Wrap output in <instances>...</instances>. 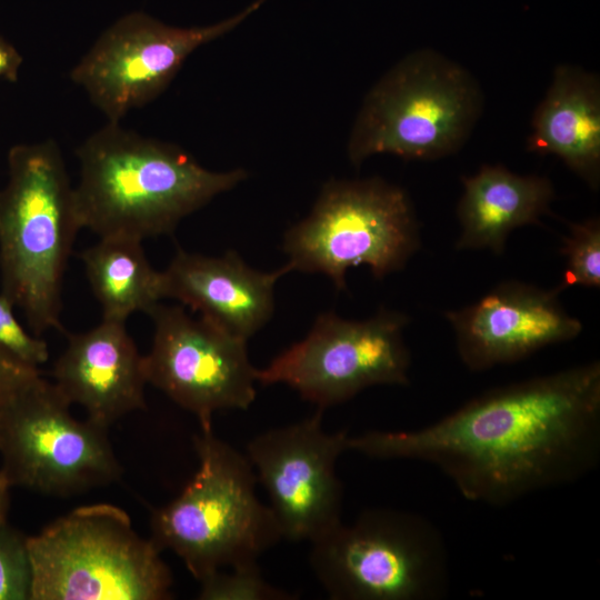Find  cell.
I'll list each match as a JSON object with an SVG mask.
<instances>
[{
	"instance_id": "13",
	"label": "cell",
	"mask_w": 600,
	"mask_h": 600,
	"mask_svg": "<svg viewBox=\"0 0 600 600\" xmlns=\"http://www.w3.org/2000/svg\"><path fill=\"white\" fill-rule=\"evenodd\" d=\"M322 411L274 428L247 444V458L266 488L282 538L313 541L341 520L343 487L336 472L349 450L347 431L327 432Z\"/></svg>"
},
{
	"instance_id": "14",
	"label": "cell",
	"mask_w": 600,
	"mask_h": 600,
	"mask_svg": "<svg viewBox=\"0 0 600 600\" xmlns=\"http://www.w3.org/2000/svg\"><path fill=\"white\" fill-rule=\"evenodd\" d=\"M559 293L510 280L470 306L446 311L462 363L481 372L579 337L583 326L564 309Z\"/></svg>"
},
{
	"instance_id": "2",
	"label": "cell",
	"mask_w": 600,
	"mask_h": 600,
	"mask_svg": "<svg viewBox=\"0 0 600 600\" xmlns=\"http://www.w3.org/2000/svg\"><path fill=\"white\" fill-rule=\"evenodd\" d=\"M77 154L79 220L100 238L142 241L171 233L183 218L248 176L243 169L208 170L180 147L142 137L119 122L108 121Z\"/></svg>"
},
{
	"instance_id": "20",
	"label": "cell",
	"mask_w": 600,
	"mask_h": 600,
	"mask_svg": "<svg viewBox=\"0 0 600 600\" xmlns=\"http://www.w3.org/2000/svg\"><path fill=\"white\" fill-rule=\"evenodd\" d=\"M560 253L566 259L562 280L557 289L569 287H600V219L588 218L570 222L569 233L563 237Z\"/></svg>"
},
{
	"instance_id": "24",
	"label": "cell",
	"mask_w": 600,
	"mask_h": 600,
	"mask_svg": "<svg viewBox=\"0 0 600 600\" xmlns=\"http://www.w3.org/2000/svg\"><path fill=\"white\" fill-rule=\"evenodd\" d=\"M40 377L39 368L0 348V424L18 399Z\"/></svg>"
},
{
	"instance_id": "23",
	"label": "cell",
	"mask_w": 600,
	"mask_h": 600,
	"mask_svg": "<svg viewBox=\"0 0 600 600\" xmlns=\"http://www.w3.org/2000/svg\"><path fill=\"white\" fill-rule=\"evenodd\" d=\"M14 306L0 293V348L19 360L39 368L49 358L48 344L36 334H30L13 314Z\"/></svg>"
},
{
	"instance_id": "15",
	"label": "cell",
	"mask_w": 600,
	"mask_h": 600,
	"mask_svg": "<svg viewBox=\"0 0 600 600\" xmlns=\"http://www.w3.org/2000/svg\"><path fill=\"white\" fill-rule=\"evenodd\" d=\"M249 267L234 251L220 257L178 249L162 274V293L198 311L231 334L248 340L271 319L274 286L289 273Z\"/></svg>"
},
{
	"instance_id": "25",
	"label": "cell",
	"mask_w": 600,
	"mask_h": 600,
	"mask_svg": "<svg viewBox=\"0 0 600 600\" xmlns=\"http://www.w3.org/2000/svg\"><path fill=\"white\" fill-rule=\"evenodd\" d=\"M21 63L19 51L0 36V78L17 81Z\"/></svg>"
},
{
	"instance_id": "10",
	"label": "cell",
	"mask_w": 600,
	"mask_h": 600,
	"mask_svg": "<svg viewBox=\"0 0 600 600\" xmlns=\"http://www.w3.org/2000/svg\"><path fill=\"white\" fill-rule=\"evenodd\" d=\"M70 406L40 377L9 410L0 424V470L12 487L69 497L120 479L108 429L78 421Z\"/></svg>"
},
{
	"instance_id": "7",
	"label": "cell",
	"mask_w": 600,
	"mask_h": 600,
	"mask_svg": "<svg viewBox=\"0 0 600 600\" xmlns=\"http://www.w3.org/2000/svg\"><path fill=\"white\" fill-rule=\"evenodd\" d=\"M421 244L409 194L381 178L331 180L310 213L284 233L291 271L322 273L338 291L350 268L379 280L402 270Z\"/></svg>"
},
{
	"instance_id": "18",
	"label": "cell",
	"mask_w": 600,
	"mask_h": 600,
	"mask_svg": "<svg viewBox=\"0 0 600 600\" xmlns=\"http://www.w3.org/2000/svg\"><path fill=\"white\" fill-rule=\"evenodd\" d=\"M461 181L457 250L487 249L502 254L509 234L522 226L541 224L556 198L547 177L518 174L501 164H483Z\"/></svg>"
},
{
	"instance_id": "8",
	"label": "cell",
	"mask_w": 600,
	"mask_h": 600,
	"mask_svg": "<svg viewBox=\"0 0 600 600\" xmlns=\"http://www.w3.org/2000/svg\"><path fill=\"white\" fill-rule=\"evenodd\" d=\"M310 543L312 571L333 600H437L447 594L444 541L416 513L370 509Z\"/></svg>"
},
{
	"instance_id": "17",
	"label": "cell",
	"mask_w": 600,
	"mask_h": 600,
	"mask_svg": "<svg viewBox=\"0 0 600 600\" xmlns=\"http://www.w3.org/2000/svg\"><path fill=\"white\" fill-rule=\"evenodd\" d=\"M527 150L553 154L592 190L600 186V79L572 64L556 67L531 119Z\"/></svg>"
},
{
	"instance_id": "16",
	"label": "cell",
	"mask_w": 600,
	"mask_h": 600,
	"mask_svg": "<svg viewBox=\"0 0 600 600\" xmlns=\"http://www.w3.org/2000/svg\"><path fill=\"white\" fill-rule=\"evenodd\" d=\"M52 374L67 401L83 407L88 420L107 429L146 408L143 356L124 322L102 320L86 332L70 334Z\"/></svg>"
},
{
	"instance_id": "5",
	"label": "cell",
	"mask_w": 600,
	"mask_h": 600,
	"mask_svg": "<svg viewBox=\"0 0 600 600\" xmlns=\"http://www.w3.org/2000/svg\"><path fill=\"white\" fill-rule=\"evenodd\" d=\"M482 109L481 87L464 67L436 50H416L364 97L348 158L359 167L380 153L424 161L450 156L469 139Z\"/></svg>"
},
{
	"instance_id": "4",
	"label": "cell",
	"mask_w": 600,
	"mask_h": 600,
	"mask_svg": "<svg viewBox=\"0 0 600 600\" xmlns=\"http://www.w3.org/2000/svg\"><path fill=\"white\" fill-rule=\"evenodd\" d=\"M198 470L170 503L153 511L152 541L172 550L199 582L223 568L257 562L282 536L270 507L254 490L246 454L212 427L193 437Z\"/></svg>"
},
{
	"instance_id": "9",
	"label": "cell",
	"mask_w": 600,
	"mask_h": 600,
	"mask_svg": "<svg viewBox=\"0 0 600 600\" xmlns=\"http://www.w3.org/2000/svg\"><path fill=\"white\" fill-rule=\"evenodd\" d=\"M408 323L407 314L388 309L366 320L324 312L302 340L258 370L257 380L263 386L287 384L323 410L369 387L407 386Z\"/></svg>"
},
{
	"instance_id": "1",
	"label": "cell",
	"mask_w": 600,
	"mask_h": 600,
	"mask_svg": "<svg viewBox=\"0 0 600 600\" xmlns=\"http://www.w3.org/2000/svg\"><path fill=\"white\" fill-rule=\"evenodd\" d=\"M349 450L437 467L464 499L494 507L569 484L600 457V362L499 387L416 430L350 437Z\"/></svg>"
},
{
	"instance_id": "6",
	"label": "cell",
	"mask_w": 600,
	"mask_h": 600,
	"mask_svg": "<svg viewBox=\"0 0 600 600\" xmlns=\"http://www.w3.org/2000/svg\"><path fill=\"white\" fill-rule=\"evenodd\" d=\"M30 600H163L172 577L152 539L109 503L83 506L27 537Z\"/></svg>"
},
{
	"instance_id": "22",
	"label": "cell",
	"mask_w": 600,
	"mask_h": 600,
	"mask_svg": "<svg viewBox=\"0 0 600 600\" xmlns=\"http://www.w3.org/2000/svg\"><path fill=\"white\" fill-rule=\"evenodd\" d=\"M31 567L27 537L0 527V600H30Z\"/></svg>"
},
{
	"instance_id": "21",
	"label": "cell",
	"mask_w": 600,
	"mask_h": 600,
	"mask_svg": "<svg viewBox=\"0 0 600 600\" xmlns=\"http://www.w3.org/2000/svg\"><path fill=\"white\" fill-rule=\"evenodd\" d=\"M201 600H290L292 594L270 584L257 562L219 570L200 581Z\"/></svg>"
},
{
	"instance_id": "19",
	"label": "cell",
	"mask_w": 600,
	"mask_h": 600,
	"mask_svg": "<svg viewBox=\"0 0 600 600\" xmlns=\"http://www.w3.org/2000/svg\"><path fill=\"white\" fill-rule=\"evenodd\" d=\"M81 259L102 320L126 322L134 312L149 313L163 299L162 274L151 267L138 239L102 237Z\"/></svg>"
},
{
	"instance_id": "11",
	"label": "cell",
	"mask_w": 600,
	"mask_h": 600,
	"mask_svg": "<svg viewBox=\"0 0 600 600\" xmlns=\"http://www.w3.org/2000/svg\"><path fill=\"white\" fill-rule=\"evenodd\" d=\"M262 0L220 22L192 28L168 26L131 12L110 26L70 73L109 122L156 99L199 47L230 32Z\"/></svg>"
},
{
	"instance_id": "12",
	"label": "cell",
	"mask_w": 600,
	"mask_h": 600,
	"mask_svg": "<svg viewBox=\"0 0 600 600\" xmlns=\"http://www.w3.org/2000/svg\"><path fill=\"white\" fill-rule=\"evenodd\" d=\"M154 324L150 352L143 356L147 382L212 427L216 411L247 410L256 399L257 371L247 340L213 322L160 302L148 313Z\"/></svg>"
},
{
	"instance_id": "26",
	"label": "cell",
	"mask_w": 600,
	"mask_h": 600,
	"mask_svg": "<svg viewBox=\"0 0 600 600\" xmlns=\"http://www.w3.org/2000/svg\"><path fill=\"white\" fill-rule=\"evenodd\" d=\"M6 474L0 470V527L7 523L9 509V490L11 488Z\"/></svg>"
},
{
	"instance_id": "3",
	"label": "cell",
	"mask_w": 600,
	"mask_h": 600,
	"mask_svg": "<svg viewBox=\"0 0 600 600\" xmlns=\"http://www.w3.org/2000/svg\"><path fill=\"white\" fill-rule=\"evenodd\" d=\"M0 191L1 293L21 309L33 334L62 330V282L82 228L74 188L53 140L13 146Z\"/></svg>"
}]
</instances>
